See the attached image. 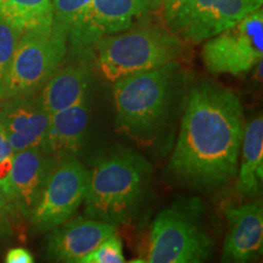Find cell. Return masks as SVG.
<instances>
[{
  "label": "cell",
  "instance_id": "cell-21",
  "mask_svg": "<svg viewBox=\"0 0 263 263\" xmlns=\"http://www.w3.org/2000/svg\"><path fill=\"white\" fill-rule=\"evenodd\" d=\"M22 33L24 32L0 18V82L8 70Z\"/></svg>",
  "mask_w": 263,
  "mask_h": 263
},
{
  "label": "cell",
  "instance_id": "cell-8",
  "mask_svg": "<svg viewBox=\"0 0 263 263\" xmlns=\"http://www.w3.org/2000/svg\"><path fill=\"white\" fill-rule=\"evenodd\" d=\"M155 0H91L67 34V54L72 60L90 64L91 49L105 35L134 26Z\"/></svg>",
  "mask_w": 263,
  "mask_h": 263
},
{
  "label": "cell",
  "instance_id": "cell-19",
  "mask_svg": "<svg viewBox=\"0 0 263 263\" xmlns=\"http://www.w3.org/2000/svg\"><path fill=\"white\" fill-rule=\"evenodd\" d=\"M91 0H51L52 15L55 24L70 31V28L80 20L84 10Z\"/></svg>",
  "mask_w": 263,
  "mask_h": 263
},
{
  "label": "cell",
  "instance_id": "cell-3",
  "mask_svg": "<svg viewBox=\"0 0 263 263\" xmlns=\"http://www.w3.org/2000/svg\"><path fill=\"white\" fill-rule=\"evenodd\" d=\"M153 166L134 151L121 149L101 156L89 171L85 216L112 224L132 221L139 212Z\"/></svg>",
  "mask_w": 263,
  "mask_h": 263
},
{
  "label": "cell",
  "instance_id": "cell-26",
  "mask_svg": "<svg viewBox=\"0 0 263 263\" xmlns=\"http://www.w3.org/2000/svg\"><path fill=\"white\" fill-rule=\"evenodd\" d=\"M12 156H9L6 157V159L0 161V186L6 182V179H8L10 176V172H11Z\"/></svg>",
  "mask_w": 263,
  "mask_h": 263
},
{
  "label": "cell",
  "instance_id": "cell-24",
  "mask_svg": "<svg viewBox=\"0 0 263 263\" xmlns=\"http://www.w3.org/2000/svg\"><path fill=\"white\" fill-rule=\"evenodd\" d=\"M185 2L186 0H161V3H162L163 17L166 24L173 17V15L176 14L177 10H178Z\"/></svg>",
  "mask_w": 263,
  "mask_h": 263
},
{
  "label": "cell",
  "instance_id": "cell-13",
  "mask_svg": "<svg viewBox=\"0 0 263 263\" xmlns=\"http://www.w3.org/2000/svg\"><path fill=\"white\" fill-rule=\"evenodd\" d=\"M0 101V123L14 153L41 146L50 116L42 106L38 93Z\"/></svg>",
  "mask_w": 263,
  "mask_h": 263
},
{
  "label": "cell",
  "instance_id": "cell-22",
  "mask_svg": "<svg viewBox=\"0 0 263 263\" xmlns=\"http://www.w3.org/2000/svg\"><path fill=\"white\" fill-rule=\"evenodd\" d=\"M18 216L0 186V242L14 236L15 217Z\"/></svg>",
  "mask_w": 263,
  "mask_h": 263
},
{
  "label": "cell",
  "instance_id": "cell-12",
  "mask_svg": "<svg viewBox=\"0 0 263 263\" xmlns=\"http://www.w3.org/2000/svg\"><path fill=\"white\" fill-rule=\"evenodd\" d=\"M117 228V224L87 216L67 219L49 232L48 258L55 262L81 263L101 241L116 233Z\"/></svg>",
  "mask_w": 263,
  "mask_h": 263
},
{
  "label": "cell",
  "instance_id": "cell-15",
  "mask_svg": "<svg viewBox=\"0 0 263 263\" xmlns=\"http://www.w3.org/2000/svg\"><path fill=\"white\" fill-rule=\"evenodd\" d=\"M90 106L89 94L72 106L50 115L47 133L39 147L58 161L77 157L87 138Z\"/></svg>",
  "mask_w": 263,
  "mask_h": 263
},
{
  "label": "cell",
  "instance_id": "cell-9",
  "mask_svg": "<svg viewBox=\"0 0 263 263\" xmlns=\"http://www.w3.org/2000/svg\"><path fill=\"white\" fill-rule=\"evenodd\" d=\"M89 171L77 157L59 160L29 216L34 233H47L73 217L87 193Z\"/></svg>",
  "mask_w": 263,
  "mask_h": 263
},
{
  "label": "cell",
  "instance_id": "cell-4",
  "mask_svg": "<svg viewBox=\"0 0 263 263\" xmlns=\"http://www.w3.org/2000/svg\"><path fill=\"white\" fill-rule=\"evenodd\" d=\"M186 44L168 27L132 26L99 39L91 49L90 62L105 80L114 83L126 76L179 61L189 50Z\"/></svg>",
  "mask_w": 263,
  "mask_h": 263
},
{
  "label": "cell",
  "instance_id": "cell-10",
  "mask_svg": "<svg viewBox=\"0 0 263 263\" xmlns=\"http://www.w3.org/2000/svg\"><path fill=\"white\" fill-rule=\"evenodd\" d=\"M263 0H186L167 22V27L186 43L199 44L232 27Z\"/></svg>",
  "mask_w": 263,
  "mask_h": 263
},
{
  "label": "cell",
  "instance_id": "cell-7",
  "mask_svg": "<svg viewBox=\"0 0 263 263\" xmlns=\"http://www.w3.org/2000/svg\"><path fill=\"white\" fill-rule=\"evenodd\" d=\"M201 57L212 74L240 76L256 67L263 57L262 8L205 41Z\"/></svg>",
  "mask_w": 263,
  "mask_h": 263
},
{
  "label": "cell",
  "instance_id": "cell-23",
  "mask_svg": "<svg viewBox=\"0 0 263 263\" xmlns=\"http://www.w3.org/2000/svg\"><path fill=\"white\" fill-rule=\"evenodd\" d=\"M6 263H32L34 257L27 249L25 248H12L5 255Z\"/></svg>",
  "mask_w": 263,
  "mask_h": 263
},
{
  "label": "cell",
  "instance_id": "cell-6",
  "mask_svg": "<svg viewBox=\"0 0 263 263\" xmlns=\"http://www.w3.org/2000/svg\"><path fill=\"white\" fill-rule=\"evenodd\" d=\"M66 55L67 31L54 21L22 33L0 82V100L37 94L64 64Z\"/></svg>",
  "mask_w": 263,
  "mask_h": 263
},
{
  "label": "cell",
  "instance_id": "cell-11",
  "mask_svg": "<svg viewBox=\"0 0 263 263\" xmlns=\"http://www.w3.org/2000/svg\"><path fill=\"white\" fill-rule=\"evenodd\" d=\"M57 162L39 146L14 153L11 172L2 189L22 218L28 221Z\"/></svg>",
  "mask_w": 263,
  "mask_h": 263
},
{
  "label": "cell",
  "instance_id": "cell-16",
  "mask_svg": "<svg viewBox=\"0 0 263 263\" xmlns=\"http://www.w3.org/2000/svg\"><path fill=\"white\" fill-rule=\"evenodd\" d=\"M91 82L90 64L71 59L67 65L62 64L38 91L39 101L50 116L89 95Z\"/></svg>",
  "mask_w": 263,
  "mask_h": 263
},
{
  "label": "cell",
  "instance_id": "cell-18",
  "mask_svg": "<svg viewBox=\"0 0 263 263\" xmlns=\"http://www.w3.org/2000/svg\"><path fill=\"white\" fill-rule=\"evenodd\" d=\"M0 18L21 32L52 24L51 0H0Z\"/></svg>",
  "mask_w": 263,
  "mask_h": 263
},
{
  "label": "cell",
  "instance_id": "cell-2",
  "mask_svg": "<svg viewBox=\"0 0 263 263\" xmlns=\"http://www.w3.org/2000/svg\"><path fill=\"white\" fill-rule=\"evenodd\" d=\"M186 74L179 61L114 82L118 129L139 145L151 146L171 128L180 107Z\"/></svg>",
  "mask_w": 263,
  "mask_h": 263
},
{
  "label": "cell",
  "instance_id": "cell-14",
  "mask_svg": "<svg viewBox=\"0 0 263 263\" xmlns=\"http://www.w3.org/2000/svg\"><path fill=\"white\" fill-rule=\"evenodd\" d=\"M228 232L223 244L224 262L256 259L263 249V210L259 202L230 206L226 210Z\"/></svg>",
  "mask_w": 263,
  "mask_h": 263
},
{
  "label": "cell",
  "instance_id": "cell-1",
  "mask_svg": "<svg viewBox=\"0 0 263 263\" xmlns=\"http://www.w3.org/2000/svg\"><path fill=\"white\" fill-rule=\"evenodd\" d=\"M244 110L234 91L212 82L189 90L168 172L188 188L211 192L236 177Z\"/></svg>",
  "mask_w": 263,
  "mask_h": 263
},
{
  "label": "cell",
  "instance_id": "cell-25",
  "mask_svg": "<svg viewBox=\"0 0 263 263\" xmlns=\"http://www.w3.org/2000/svg\"><path fill=\"white\" fill-rule=\"evenodd\" d=\"M12 155H14V150H12L11 145H10L4 127L0 123V161Z\"/></svg>",
  "mask_w": 263,
  "mask_h": 263
},
{
  "label": "cell",
  "instance_id": "cell-20",
  "mask_svg": "<svg viewBox=\"0 0 263 263\" xmlns=\"http://www.w3.org/2000/svg\"><path fill=\"white\" fill-rule=\"evenodd\" d=\"M124 261L122 241L114 233L85 256L81 263H122Z\"/></svg>",
  "mask_w": 263,
  "mask_h": 263
},
{
  "label": "cell",
  "instance_id": "cell-5",
  "mask_svg": "<svg viewBox=\"0 0 263 263\" xmlns=\"http://www.w3.org/2000/svg\"><path fill=\"white\" fill-rule=\"evenodd\" d=\"M215 249L200 197L179 199L163 209L151 224L149 263H199Z\"/></svg>",
  "mask_w": 263,
  "mask_h": 263
},
{
  "label": "cell",
  "instance_id": "cell-17",
  "mask_svg": "<svg viewBox=\"0 0 263 263\" xmlns=\"http://www.w3.org/2000/svg\"><path fill=\"white\" fill-rule=\"evenodd\" d=\"M236 173V190L246 199L259 194L263 177V120L256 116L245 124Z\"/></svg>",
  "mask_w": 263,
  "mask_h": 263
}]
</instances>
